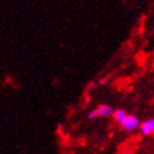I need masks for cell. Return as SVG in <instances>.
Returning <instances> with one entry per match:
<instances>
[{"label":"cell","instance_id":"cell-1","mask_svg":"<svg viewBox=\"0 0 154 154\" xmlns=\"http://www.w3.org/2000/svg\"><path fill=\"white\" fill-rule=\"evenodd\" d=\"M113 113H114V110H113V108L110 105H108V104H100L99 106H97L95 109L90 110L89 114H88V117H89V119L108 118V117H110V115H113Z\"/></svg>","mask_w":154,"mask_h":154},{"label":"cell","instance_id":"cell-2","mask_svg":"<svg viewBox=\"0 0 154 154\" xmlns=\"http://www.w3.org/2000/svg\"><path fill=\"white\" fill-rule=\"evenodd\" d=\"M140 125H142V122L139 120V118L133 114H128L125 120L120 124V127L124 129L125 132H134L135 129H139Z\"/></svg>","mask_w":154,"mask_h":154},{"label":"cell","instance_id":"cell-3","mask_svg":"<svg viewBox=\"0 0 154 154\" xmlns=\"http://www.w3.org/2000/svg\"><path fill=\"white\" fill-rule=\"evenodd\" d=\"M139 130H140V134L144 137L154 135V118H149L147 120H144L142 123Z\"/></svg>","mask_w":154,"mask_h":154},{"label":"cell","instance_id":"cell-4","mask_svg":"<svg viewBox=\"0 0 154 154\" xmlns=\"http://www.w3.org/2000/svg\"><path fill=\"white\" fill-rule=\"evenodd\" d=\"M127 117H128V113H127L124 109H120V108L115 109L114 113H113V118H114V120L117 122V123H119V124H122V123L125 120Z\"/></svg>","mask_w":154,"mask_h":154},{"label":"cell","instance_id":"cell-5","mask_svg":"<svg viewBox=\"0 0 154 154\" xmlns=\"http://www.w3.org/2000/svg\"><path fill=\"white\" fill-rule=\"evenodd\" d=\"M108 80H109V78H108V76H105V78H103V79L99 80V84H100V85H104V84L108 83Z\"/></svg>","mask_w":154,"mask_h":154}]
</instances>
